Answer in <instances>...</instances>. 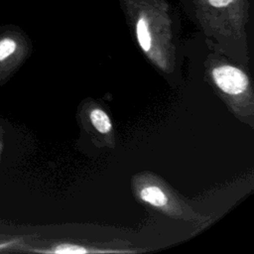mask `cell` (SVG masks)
<instances>
[{
    "label": "cell",
    "instance_id": "6da1fadb",
    "mask_svg": "<svg viewBox=\"0 0 254 254\" xmlns=\"http://www.w3.org/2000/svg\"><path fill=\"white\" fill-rule=\"evenodd\" d=\"M28 39L16 25L0 26V86L4 85L26 56Z\"/></svg>",
    "mask_w": 254,
    "mask_h": 254
},
{
    "label": "cell",
    "instance_id": "7a4b0ae2",
    "mask_svg": "<svg viewBox=\"0 0 254 254\" xmlns=\"http://www.w3.org/2000/svg\"><path fill=\"white\" fill-rule=\"evenodd\" d=\"M217 86L228 94H239L248 86V77L240 69L231 65H221L212 70Z\"/></svg>",
    "mask_w": 254,
    "mask_h": 254
},
{
    "label": "cell",
    "instance_id": "3957f363",
    "mask_svg": "<svg viewBox=\"0 0 254 254\" xmlns=\"http://www.w3.org/2000/svg\"><path fill=\"white\" fill-rule=\"evenodd\" d=\"M136 36L138 43L143 51L148 52L152 46V38L147 25V21L143 15H141L136 22Z\"/></svg>",
    "mask_w": 254,
    "mask_h": 254
},
{
    "label": "cell",
    "instance_id": "277c9868",
    "mask_svg": "<svg viewBox=\"0 0 254 254\" xmlns=\"http://www.w3.org/2000/svg\"><path fill=\"white\" fill-rule=\"evenodd\" d=\"M140 196L144 201L156 206H163L168 201L165 193L157 187H147L143 189L140 192Z\"/></svg>",
    "mask_w": 254,
    "mask_h": 254
},
{
    "label": "cell",
    "instance_id": "5b68a950",
    "mask_svg": "<svg viewBox=\"0 0 254 254\" xmlns=\"http://www.w3.org/2000/svg\"><path fill=\"white\" fill-rule=\"evenodd\" d=\"M90 120L95 129L100 133H107L111 129V122L109 117L104 111L100 109H94L91 111Z\"/></svg>",
    "mask_w": 254,
    "mask_h": 254
},
{
    "label": "cell",
    "instance_id": "8992f818",
    "mask_svg": "<svg viewBox=\"0 0 254 254\" xmlns=\"http://www.w3.org/2000/svg\"><path fill=\"white\" fill-rule=\"evenodd\" d=\"M237 0H204L205 5L208 8H214V9H223V8H229L231 5H233Z\"/></svg>",
    "mask_w": 254,
    "mask_h": 254
},
{
    "label": "cell",
    "instance_id": "52a82bcc",
    "mask_svg": "<svg viewBox=\"0 0 254 254\" xmlns=\"http://www.w3.org/2000/svg\"><path fill=\"white\" fill-rule=\"evenodd\" d=\"M56 252L59 253H84L86 250L82 247L75 245H61L56 249Z\"/></svg>",
    "mask_w": 254,
    "mask_h": 254
},
{
    "label": "cell",
    "instance_id": "ba28073f",
    "mask_svg": "<svg viewBox=\"0 0 254 254\" xmlns=\"http://www.w3.org/2000/svg\"><path fill=\"white\" fill-rule=\"evenodd\" d=\"M3 146H4V129L0 124V155L3 151Z\"/></svg>",
    "mask_w": 254,
    "mask_h": 254
}]
</instances>
